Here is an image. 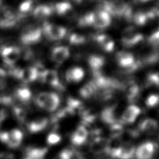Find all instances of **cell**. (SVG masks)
<instances>
[{"instance_id": "cell-3", "label": "cell", "mask_w": 159, "mask_h": 159, "mask_svg": "<svg viewBox=\"0 0 159 159\" xmlns=\"http://www.w3.org/2000/svg\"><path fill=\"white\" fill-rule=\"evenodd\" d=\"M143 39L142 34L137 32L134 27H127L122 32L121 42L123 45L131 47L140 43Z\"/></svg>"}, {"instance_id": "cell-46", "label": "cell", "mask_w": 159, "mask_h": 159, "mask_svg": "<svg viewBox=\"0 0 159 159\" xmlns=\"http://www.w3.org/2000/svg\"><path fill=\"white\" fill-rule=\"evenodd\" d=\"M24 159H30V158H28V157H26V158H24Z\"/></svg>"}, {"instance_id": "cell-33", "label": "cell", "mask_w": 159, "mask_h": 159, "mask_svg": "<svg viewBox=\"0 0 159 159\" xmlns=\"http://www.w3.org/2000/svg\"><path fill=\"white\" fill-rule=\"evenodd\" d=\"M19 10L22 15H25L26 14L31 12L34 10V1L25 0L20 4Z\"/></svg>"}, {"instance_id": "cell-29", "label": "cell", "mask_w": 159, "mask_h": 159, "mask_svg": "<svg viewBox=\"0 0 159 159\" xmlns=\"http://www.w3.org/2000/svg\"><path fill=\"white\" fill-rule=\"evenodd\" d=\"M16 96L19 101L23 102H27L31 99L32 93L28 88L22 87L16 90Z\"/></svg>"}, {"instance_id": "cell-18", "label": "cell", "mask_w": 159, "mask_h": 159, "mask_svg": "<svg viewBox=\"0 0 159 159\" xmlns=\"http://www.w3.org/2000/svg\"><path fill=\"white\" fill-rule=\"evenodd\" d=\"M53 9L58 16L67 18L72 17L74 14L73 7L68 2H58L54 6Z\"/></svg>"}, {"instance_id": "cell-36", "label": "cell", "mask_w": 159, "mask_h": 159, "mask_svg": "<svg viewBox=\"0 0 159 159\" xmlns=\"http://www.w3.org/2000/svg\"><path fill=\"white\" fill-rule=\"evenodd\" d=\"M148 42L149 45L153 47L159 46V29L154 31L148 38Z\"/></svg>"}, {"instance_id": "cell-2", "label": "cell", "mask_w": 159, "mask_h": 159, "mask_svg": "<svg viewBox=\"0 0 159 159\" xmlns=\"http://www.w3.org/2000/svg\"><path fill=\"white\" fill-rule=\"evenodd\" d=\"M42 30L38 25L31 24L23 28L20 34V40L24 45L36 43L40 41Z\"/></svg>"}, {"instance_id": "cell-6", "label": "cell", "mask_w": 159, "mask_h": 159, "mask_svg": "<svg viewBox=\"0 0 159 159\" xmlns=\"http://www.w3.org/2000/svg\"><path fill=\"white\" fill-rule=\"evenodd\" d=\"M41 81L53 88L57 89H62L63 86L61 84L58 74L56 70L52 69H45L39 73Z\"/></svg>"}, {"instance_id": "cell-34", "label": "cell", "mask_w": 159, "mask_h": 159, "mask_svg": "<svg viewBox=\"0 0 159 159\" xmlns=\"http://www.w3.org/2000/svg\"><path fill=\"white\" fill-rule=\"evenodd\" d=\"M145 104L150 108L159 107V94H151L148 95L145 99Z\"/></svg>"}, {"instance_id": "cell-15", "label": "cell", "mask_w": 159, "mask_h": 159, "mask_svg": "<svg viewBox=\"0 0 159 159\" xmlns=\"http://www.w3.org/2000/svg\"><path fill=\"white\" fill-rule=\"evenodd\" d=\"M94 41L99 47L106 52H112L115 47L114 40L107 34H98L94 37Z\"/></svg>"}, {"instance_id": "cell-28", "label": "cell", "mask_w": 159, "mask_h": 159, "mask_svg": "<svg viewBox=\"0 0 159 159\" xmlns=\"http://www.w3.org/2000/svg\"><path fill=\"white\" fill-rule=\"evenodd\" d=\"M130 19L137 25L142 26L145 25L149 20L147 12L138 11L135 14H132Z\"/></svg>"}, {"instance_id": "cell-31", "label": "cell", "mask_w": 159, "mask_h": 159, "mask_svg": "<svg viewBox=\"0 0 159 159\" xmlns=\"http://www.w3.org/2000/svg\"><path fill=\"white\" fill-rule=\"evenodd\" d=\"M86 39L84 35L78 33L71 34L69 38L68 41L70 43L73 45H80L85 43Z\"/></svg>"}, {"instance_id": "cell-42", "label": "cell", "mask_w": 159, "mask_h": 159, "mask_svg": "<svg viewBox=\"0 0 159 159\" xmlns=\"http://www.w3.org/2000/svg\"><path fill=\"white\" fill-rule=\"evenodd\" d=\"M0 159H15V157L12 153H0Z\"/></svg>"}, {"instance_id": "cell-9", "label": "cell", "mask_w": 159, "mask_h": 159, "mask_svg": "<svg viewBox=\"0 0 159 159\" xmlns=\"http://www.w3.org/2000/svg\"><path fill=\"white\" fill-rule=\"evenodd\" d=\"M0 54L6 65H12L19 58L20 50L15 46H4L0 48Z\"/></svg>"}, {"instance_id": "cell-39", "label": "cell", "mask_w": 159, "mask_h": 159, "mask_svg": "<svg viewBox=\"0 0 159 159\" xmlns=\"http://www.w3.org/2000/svg\"><path fill=\"white\" fill-rule=\"evenodd\" d=\"M6 71L0 68V89H4L6 85Z\"/></svg>"}, {"instance_id": "cell-7", "label": "cell", "mask_w": 159, "mask_h": 159, "mask_svg": "<svg viewBox=\"0 0 159 159\" xmlns=\"http://www.w3.org/2000/svg\"><path fill=\"white\" fill-rule=\"evenodd\" d=\"M43 30L46 37L52 40H61L66 34V29L64 27L50 23L44 24Z\"/></svg>"}, {"instance_id": "cell-1", "label": "cell", "mask_w": 159, "mask_h": 159, "mask_svg": "<svg viewBox=\"0 0 159 159\" xmlns=\"http://www.w3.org/2000/svg\"><path fill=\"white\" fill-rule=\"evenodd\" d=\"M35 102L41 108L48 112H53L58 108L60 99L55 93L41 92L36 96Z\"/></svg>"}, {"instance_id": "cell-32", "label": "cell", "mask_w": 159, "mask_h": 159, "mask_svg": "<svg viewBox=\"0 0 159 159\" xmlns=\"http://www.w3.org/2000/svg\"><path fill=\"white\" fill-rule=\"evenodd\" d=\"M146 85L148 87L155 86L159 89V72L149 74L146 79Z\"/></svg>"}, {"instance_id": "cell-20", "label": "cell", "mask_w": 159, "mask_h": 159, "mask_svg": "<svg viewBox=\"0 0 159 159\" xmlns=\"http://www.w3.org/2000/svg\"><path fill=\"white\" fill-rule=\"evenodd\" d=\"M158 129V122L155 119L150 117L143 119L139 125V129L147 134H153L157 131Z\"/></svg>"}, {"instance_id": "cell-30", "label": "cell", "mask_w": 159, "mask_h": 159, "mask_svg": "<svg viewBox=\"0 0 159 159\" xmlns=\"http://www.w3.org/2000/svg\"><path fill=\"white\" fill-rule=\"evenodd\" d=\"M94 14L93 12H89L83 14L78 19V25L82 27L93 26Z\"/></svg>"}, {"instance_id": "cell-13", "label": "cell", "mask_w": 159, "mask_h": 159, "mask_svg": "<svg viewBox=\"0 0 159 159\" xmlns=\"http://www.w3.org/2000/svg\"><path fill=\"white\" fill-rule=\"evenodd\" d=\"M70 52L68 47L66 46H57L54 47L51 52L52 60L57 64L65 62L70 57Z\"/></svg>"}, {"instance_id": "cell-35", "label": "cell", "mask_w": 159, "mask_h": 159, "mask_svg": "<svg viewBox=\"0 0 159 159\" xmlns=\"http://www.w3.org/2000/svg\"><path fill=\"white\" fill-rule=\"evenodd\" d=\"M13 112L16 119L20 122H23L27 117L26 111L24 109L18 106L14 107Z\"/></svg>"}, {"instance_id": "cell-41", "label": "cell", "mask_w": 159, "mask_h": 159, "mask_svg": "<svg viewBox=\"0 0 159 159\" xmlns=\"http://www.w3.org/2000/svg\"><path fill=\"white\" fill-rule=\"evenodd\" d=\"M9 139V134L7 132H0V140L5 143H7Z\"/></svg>"}, {"instance_id": "cell-43", "label": "cell", "mask_w": 159, "mask_h": 159, "mask_svg": "<svg viewBox=\"0 0 159 159\" xmlns=\"http://www.w3.org/2000/svg\"><path fill=\"white\" fill-rule=\"evenodd\" d=\"M7 112L6 109H1L0 110V122H2L3 120H4L6 117H7Z\"/></svg>"}, {"instance_id": "cell-8", "label": "cell", "mask_w": 159, "mask_h": 159, "mask_svg": "<svg viewBox=\"0 0 159 159\" xmlns=\"http://www.w3.org/2000/svg\"><path fill=\"white\" fill-rule=\"evenodd\" d=\"M18 19V16L11 7H4L0 9V27H13L16 24Z\"/></svg>"}, {"instance_id": "cell-26", "label": "cell", "mask_w": 159, "mask_h": 159, "mask_svg": "<svg viewBox=\"0 0 159 159\" xmlns=\"http://www.w3.org/2000/svg\"><path fill=\"white\" fill-rule=\"evenodd\" d=\"M97 92V88L91 81L86 84H84L79 91L80 96L84 98L88 99L93 96Z\"/></svg>"}, {"instance_id": "cell-14", "label": "cell", "mask_w": 159, "mask_h": 159, "mask_svg": "<svg viewBox=\"0 0 159 159\" xmlns=\"http://www.w3.org/2000/svg\"><path fill=\"white\" fill-rule=\"evenodd\" d=\"M109 140L103 137H98L94 138L90 143L89 149L95 154H100L104 152L107 153L109 150Z\"/></svg>"}, {"instance_id": "cell-16", "label": "cell", "mask_w": 159, "mask_h": 159, "mask_svg": "<svg viewBox=\"0 0 159 159\" xmlns=\"http://www.w3.org/2000/svg\"><path fill=\"white\" fill-rule=\"evenodd\" d=\"M84 75V70L81 67L73 66L66 70L65 80L69 83H78L82 81Z\"/></svg>"}, {"instance_id": "cell-27", "label": "cell", "mask_w": 159, "mask_h": 159, "mask_svg": "<svg viewBox=\"0 0 159 159\" xmlns=\"http://www.w3.org/2000/svg\"><path fill=\"white\" fill-rule=\"evenodd\" d=\"M101 119L105 123L112 125L115 123L116 117L114 107H108L104 109L101 114Z\"/></svg>"}, {"instance_id": "cell-12", "label": "cell", "mask_w": 159, "mask_h": 159, "mask_svg": "<svg viewBox=\"0 0 159 159\" xmlns=\"http://www.w3.org/2000/svg\"><path fill=\"white\" fill-rule=\"evenodd\" d=\"M111 22V15L107 12L99 10L94 12L93 26L96 29H103L109 26Z\"/></svg>"}, {"instance_id": "cell-45", "label": "cell", "mask_w": 159, "mask_h": 159, "mask_svg": "<svg viewBox=\"0 0 159 159\" xmlns=\"http://www.w3.org/2000/svg\"><path fill=\"white\" fill-rule=\"evenodd\" d=\"M3 1H4V0H0V4L2 3V2Z\"/></svg>"}, {"instance_id": "cell-17", "label": "cell", "mask_w": 159, "mask_h": 159, "mask_svg": "<svg viewBox=\"0 0 159 159\" xmlns=\"http://www.w3.org/2000/svg\"><path fill=\"white\" fill-rule=\"evenodd\" d=\"M88 131L84 125H80L75 130L71 137V141L75 145H81L87 140Z\"/></svg>"}, {"instance_id": "cell-38", "label": "cell", "mask_w": 159, "mask_h": 159, "mask_svg": "<svg viewBox=\"0 0 159 159\" xmlns=\"http://www.w3.org/2000/svg\"><path fill=\"white\" fill-rule=\"evenodd\" d=\"M73 152L68 149H64L61 151L54 159H71Z\"/></svg>"}, {"instance_id": "cell-21", "label": "cell", "mask_w": 159, "mask_h": 159, "mask_svg": "<svg viewBox=\"0 0 159 159\" xmlns=\"http://www.w3.org/2000/svg\"><path fill=\"white\" fill-rule=\"evenodd\" d=\"M53 11V7L49 5L40 4L34 8L33 15L37 19H43L51 16Z\"/></svg>"}, {"instance_id": "cell-25", "label": "cell", "mask_w": 159, "mask_h": 159, "mask_svg": "<svg viewBox=\"0 0 159 159\" xmlns=\"http://www.w3.org/2000/svg\"><path fill=\"white\" fill-rule=\"evenodd\" d=\"M47 151V148H29L26 150V155L30 159H43Z\"/></svg>"}, {"instance_id": "cell-5", "label": "cell", "mask_w": 159, "mask_h": 159, "mask_svg": "<svg viewBox=\"0 0 159 159\" xmlns=\"http://www.w3.org/2000/svg\"><path fill=\"white\" fill-rule=\"evenodd\" d=\"M11 74L25 83L35 81L39 73L38 69L34 66H27L24 68H16L11 70Z\"/></svg>"}, {"instance_id": "cell-22", "label": "cell", "mask_w": 159, "mask_h": 159, "mask_svg": "<svg viewBox=\"0 0 159 159\" xmlns=\"http://www.w3.org/2000/svg\"><path fill=\"white\" fill-rule=\"evenodd\" d=\"M9 134V139L7 145L11 148H17L22 142L23 138L22 132L19 129H12Z\"/></svg>"}, {"instance_id": "cell-40", "label": "cell", "mask_w": 159, "mask_h": 159, "mask_svg": "<svg viewBox=\"0 0 159 159\" xmlns=\"http://www.w3.org/2000/svg\"><path fill=\"white\" fill-rule=\"evenodd\" d=\"M0 103L4 105H11L12 103V99L8 96H2L0 97Z\"/></svg>"}, {"instance_id": "cell-11", "label": "cell", "mask_w": 159, "mask_h": 159, "mask_svg": "<svg viewBox=\"0 0 159 159\" xmlns=\"http://www.w3.org/2000/svg\"><path fill=\"white\" fill-rule=\"evenodd\" d=\"M140 113L141 109L139 106L130 104L123 111L120 116V122L123 124H132L136 120Z\"/></svg>"}, {"instance_id": "cell-4", "label": "cell", "mask_w": 159, "mask_h": 159, "mask_svg": "<svg viewBox=\"0 0 159 159\" xmlns=\"http://www.w3.org/2000/svg\"><path fill=\"white\" fill-rule=\"evenodd\" d=\"M116 59L118 65L127 71H134L138 68L140 63L136 61L134 55L126 51H120L116 53Z\"/></svg>"}, {"instance_id": "cell-44", "label": "cell", "mask_w": 159, "mask_h": 159, "mask_svg": "<svg viewBox=\"0 0 159 159\" xmlns=\"http://www.w3.org/2000/svg\"><path fill=\"white\" fill-rule=\"evenodd\" d=\"M135 2H139V3H142V2H147L150 0H134Z\"/></svg>"}, {"instance_id": "cell-24", "label": "cell", "mask_w": 159, "mask_h": 159, "mask_svg": "<svg viewBox=\"0 0 159 159\" xmlns=\"http://www.w3.org/2000/svg\"><path fill=\"white\" fill-rule=\"evenodd\" d=\"M125 93L127 99L130 102H134L139 98L140 95V88L138 84L130 83L125 87Z\"/></svg>"}, {"instance_id": "cell-10", "label": "cell", "mask_w": 159, "mask_h": 159, "mask_svg": "<svg viewBox=\"0 0 159 159\" xmlns=\"http://www.w3.org/2000/svg\"><path fill=\"white\" fill-rule=\"evenodd\" d=\"M156 146L152 142H145L140 144L135 152L136 159H151L155 152Z\"/></svg>"}, {"instance_id": "cell-23", "label": "cell", "mask_w": 159, "mask_h": 159, "mask_svg": "<svg viewBox=\"0 0 159 159\" xmlns=\"http://www.w3.org/2000/svg\"><path fill=\"white\" fill-rule=\"evenodd\" d=\"M48 124V119L46 118H39L28 124V130L31 133H36L43 130Z\"/></svg>"}, {"instance_id": "cell-19", "label": "cell", "mask_w": 159, "mask_h": 159, "mask_svg": "<svg viewBox=\"0 0 159 159\" xmlns=\"http://www.w3.org/2000/svg\"><path fill=\"white\" fill-rule=\"evenodd\" d=\"M88 63L93 73L100 72L105 64V58L103 56L98 54H92L88 58Z\"/></svg>"}, {"instance_id": "cell-37", "label": "cell", "mask_w": 159, "mask_h": 159, "mask_svg": "<svg viewBox=\"0 0 159 159\" xmlns=\"http://www.w3.org/2000/svg\"><path fill=\"white\" fill-rule=\"evenodd\" d=\"M61 137L60 134L55 132H52L48 135L47 138V142L48 145H52L57 144L61 141Z\"/></svg>"}]
</instances>
